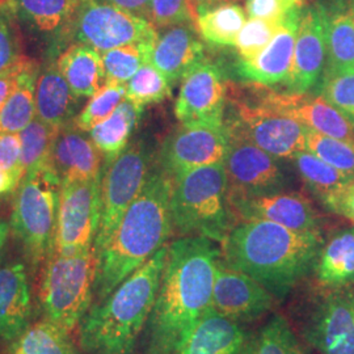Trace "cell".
<instances>
[{
	"label": "cell",
	"mask_w": 354,
	"mask_h": 354,
	"mask_svg": "<svg viewBox=\"0 0 354 354\" xmlns=\"http://www.w3.org/2000/svg\"><path fill=\"white\" fill-rule=\"evenodd\" d=\"M221 251L205 236H183L168 245L160 286L142 336V354H175L212 310Z\"/></svg>",
	"instance_id": "1"
},
{
	"label": "cell",
	"mask_w": 354,
	"mask_h": 354,
	"mask_svg": "<svg viewBox=\"0 0 354 354\" xmlns=\"http://www.w3.org/2000/svg\"><path fill=\"white\" fill-rule=\"evenodd\" d=\"M221 244L228 266L283 299L314 272L324 239L322 231H295L269 221L250 219L232 225Z\"/></svg>",
	"instance_id": "2"
},
{
	"label": "cell",
	"mask_w": 354,
	"mask_h": 354,
	"mask_svg": "<svg viewBox=\"0 0 354 354\" xmlns=\"http://www.w3.org/2000/svg\"><path fill=\"white\" fill-rule=\"evenodd\" d=\"M172 177L153 168L143 189L127 207L112 239L96 257L93 304L106 298L146 264L174 232L171 213Z\"/></svg>",
	"instance_id": "3"
},
{
	"label": "cell",
	"mask_w": 354,
	"mask_h": 354,
	"mask_svg": "<svg viewBox=\"0 0 354 354\" xmlns=\"http://www.w3.org/2000/svg\"><path fill=\"white\" fill-rule=\"evenodd\" d=\"M167 253L165 245L106 298L92 304L79 324L83 353H136L160 286Z\"/></svg>",
	"instance_id": "4"
},
{
	"label": "cell",
	"mask_w": 354,
	"mask_h": 354,
	"mask_svg": "<svg viewBox=\"0 0 354 354\" xmlns=\"http://www.w3.org/2000/svg\"><path fill=\"white\" fill-rule=\"evenodd\" d=\"M171 213L178 235L222 243L232 227L225 165H205L172 177Z\"/></svg>",
	"instance_id": "5"
},
{
	"label": "cell",
	"mask_w": 354,
	"mask_h": 354,
	"mask_svg": "<svg viewBox=\"0 0 354 354\" xmlns=\"http://www.w3.org/2000/svg\"><path fill=\"white\" fill-rule=\"evenodd\" d=\"M59 194L61 181L51 167L26 172L16 189L10 227L33 270L53 251Z\"/></svg>",
	"instance_id": "6"
},
{
	"label": "cell",
	"mask_w": 354,
	"mask_h": 354,
	"mask_svg": "<svg viewBox=\"0 0 354 354\" xmlns=\"http://www.w3.org/2000/svg\"><path fill=\"white\" fill-rule=\"evenodd\" d=\"M95 273L93 248L70 254L51 251L39 291L45 319L70 333L77 328L93 304Z\"/></svg>",
	"instance_id": "7"
},
{
	"label": "cell",
	"mask_w": 354,
	"mask_h": 354,
	"mask_svg": "<svg viewBox=\"0 0 354 354\" xmlns=\"http://www.w3.org/2000/svg\"><path fill=\"white\" fill-rule=\"evenodd\" d=\"M158 30L146 19L127 12L104 0H82L73 21L53 49L84 44L100 53L130 44L153 42Z\"/></svg>",
	"instance_id": "8"
},
{
	"label": "cell",
	"mask_w": 354,
	"mask_h": 354,
	"mask_svg": "<svg viewBox=\"0 0 354 354\" xmlns=\"http://www.w3.org/2000/svg\"><path fill=\"white\" fill-rule=\"evenodd\" d=\"M151 153L143 142L127 145L113 160L105 162L102 176L100 223L93 241L97 257L112 239L127 207L137 198L150 175Z\"/></svg>",
	"instance_id": "9"
},
{
	"label": "cell",
	"mask_w": 354,
	"mask_h": 354,
	"mask_svg": "<svg viewBox=\"0 0 354 354\" xmlns=\"http://www.w3.org/2000/svg\"><path fill=\"white\" fill-rule=\"evenodd\" d=\"M102 176L61 184L53 251L70 254L93 248L102 212Z\"/></svg>",
	"instance_id": "10"
},
{
	"label": "cell",
	"mask_w": 354,
	"mask_h": 354,
	"mask_svg": "<svg viewBox=\"0 0 354 354\" xmlns=\"http://www.w3.org/2000/svg\"><path fill=\"white\" fill-rule=\"evenodd\" d=\"M223 165L227 175L228 198L279 193L286 187V177L277 158L231 129Z\"/></svg>",
	"instance_id": "11"
},
{
	"label": "cell",
	"mask_w": 354,
	"mask_h": 354,
	"mask_svg": "<svg viewBox=\"0 0 354 354\" xmlns=\"http://www.w3.org/2000/svg\"><path fill=\"white\" fill-rule=\"evenodd\" d=\"M228 146L230 129L226 122L181 124L162 146L160 168L174 177L194 168L225 163Z\"/></svg>",
	"instance_id": "12"
},
{
	"label": "cell",
	"mask_w": 354,
	"mask_h": 354,
	"mask_svg": "<svg viewBox=\"0 0 354 354\" xmlns=\"http://www.w3.org/2000/svg\"><path fill=\"white\" fill-rule=\"evenodd\" d=\"M238 117L228 127L276 158H290L306 150L308 129L290 117L274 113L260 104H239Z\"/></svg>",
	"instance_id": "13"
},
{
	"label": "cell",
	"mask_w": 354,
	"mask_h": 354,
	"mask_svg": "<svg viewBox=\"0 0 354 354\" xmlns=\"http://www.w3.org/2000/svg\"><path fill=\"white\" fill-rule=\"evenodd\" d=\"M227 83L216 64L203 59L181 79L175 104L180 124H225Z\"/></svg>",
	"instance_id": "14"
},
{
	"label": "cell",
	"mask_w": 354,
	"mask_h": 354,
	"mask_svg": "<svg viewBox=\"0 0 354 354\" xmlns=\"http://www.w3.org/2000/svg\"><path fill=\"white\" fill-rule=\"evenodd\" d=\"M274 301V295L260 282L219 260L212 297V310L215 313L247 324L264 317L273 308Z\"/></svg>",
	"instance_id": "15"
},
{
	"label": "cell",
	"mask_w": 354,
	"mask_h": 354,
	"mask_svg": "<svg viewBox=\"0 0 354 354\" xmlns=\"http://www.w3.org/2000/svg\"><path fill=\"white\" fill-rule=\"evenodd\" d=\"M268 111L290 117L308 130L354 146V124L320 95L268 92L259 99Z\"/></svg>",
	"instance_id": "16"
},
{
	"label": "cell",
	"mask_w": 354,
	"mask_h": 354,
	"mask_svg": "<svg viewBox=\"0 0 354 354\" xmlns=\"http://www.w3.org/2000/svg\"><path fill=\"white\" fill-rule=\"evenodd\" d=\"M327 68V46L317 4L304 6L286 88L291 93H308L319 88Z\"/></svg>",
	"instance_id": "17"
},
{
	"label": "cell",
	"mask_w": 354,
	"mask_h": 354,
	"mask_svg": "<svg viewBox=\"0 0 354 354\" xmlns=\"http://www.w3.org/2000/svg\"><path fill=\"white\" fill-rule=\"evenodd\" d=\"M307 335L319 354H354V288L330 290L317 306Z\"/></svg>",
	"instance_id": "18"
},
{
	"label": "cell",
	"mask_w": 354,
	"mask_h": 354,
	"mask_svg": "<svg viewBox=\"0 0 354 354\" xmlns=\"http://www.w3.org/2000/svg\"><path fill=\"white\" fill-rule=\"evenodd\" d=\"M232 216L241 221L263 219L295 231H322L310 200L299 193L279 192L254 197L228 198Z\"/></svg>",
	"instance_id": "19"
},
{
	"label": "cell",
	"mask_w": 354,
	"mask_h": 354,
	"mask_svg": "<svg viewBox=\"0 0 354 354\" xmlns=\"http://www.w3.org/2000/svg\"><path fill=\"white\" fill-rule=\"evenodd\" d=\"M302 8L285 16L283 26L264 50L251 59H239L236 73L243 80L259 86H274L286 83L290 75L297 32Z\"/></svg>",
	"instance_id": "20"
},
{
	"label": "cell",
	"mask_w": 354,
	"mask_h": 354,
	"mask_svg": "<svg viewBox=\"0 0 354 354\" xmlns=\"http://www.w3.org/2000/svg\"><path fill=\"white\" fill-rule=\"evenodd\" d=\"M104 162L88 131L77 129L74 122L58 130L51 147L50 167L61 184L102 176Z\"/></svg>",
	"instance_id": "21"
},
{
	"label": "cell",
	"mask_w": 354,
	"mask_h": 354,
	"mask_svg": "<svg viewBox=\"0 0 354 354\" xmlns=\"http://www.w3.org/2000/svg\"><path fill=\"white\" fill-rule=\"evenodd\" d=\"M153 45L150 64L175 84L203 62L205 48L193 23L160 29Z\"/></svg>",
	"instance_id": "22"
},
{
	"label": "cell",
	"mask_w": 354,
	"mask_h": 354,
	"mask_svg": "<svg viewBox=\"0 0 354 354\" xmlns=\"http://www.w3.org/2000/svg\"><path fill=\"white\" fill-rule=\"evenodd\" d=\"M327 46V73L354 70V12L351 0H315Z\"/></svg>",
	"instance_id": "23"
},
{
	"label": "cell",
	"mask_w": 354,
	"mask_h": 354,
	"mask_svg": "<svg viewBox=\"0 0 354 354\" xmlns=\"http://www.w3.org/2000/svg\"><path fill=\"white\" fill-rule=\"evenodd\" d=\"M30 288L24 264L0 266V342H11L29 326Z\"/></svg>",
	"instance_id": "24"
},
{
	"label": "cell",
	"mask_w": 354,
	"mask_h": 354,
	"mask_svg": "<svg viewBox=\"0 0 354 354\" xmlns=\"http://www.w3.org/2000/svg\"><path fill=\"white\" fill-rule=\"evenodd\" d=\"M79 99L70 88L57 59H49L39 71L36 87V117L54 129L74 122Z\"/></svg>",
	"instance_id": "25"
},
{
	"label": "cell",
	"mask_w": 354,
	"mask_h": 354,
	"mask_svg": "<svg viewBox=\"0 0 354 354\" xmlns=\"http://www.w3.org/2000/svg\"><path fill=\"white\" fill-rule=\"evenodd\" d=\"M247 337L243 324L210 310L175 354H241Z\"/></svg>",
	"instance_id": "26"
},
{
	"label": "cell",
	"mask_w": 354,
	"mask_h": 354,
	"mask_svg": "<svg viewBox=\"0 0 354 354\" xmlns=\"http://www.w3.org/2000/svg\"><path fill=\"white\" fill-rule=\"evenodd\" d=\"M317 283L328 290L354 286V225L324 241L314 266Z\"/></svg>",
	"instance_id": "27"
},
{
	"label": "cell",
	"mask_w": 354,
	"mask_h": 354,
	"mask_svg": "<svg viewBox=\"0 0 354 354\" xmlns=\"http://www.w3.org/2000/svg\"><path fill=\"white\" fill-rule=\"evenodd\" d=\"M57 66L77 97H92L106 84L102 53L84 44H71L59 53Z\"/></svg>",
	"instance_id": "28"
},
{
	"label": "cell",
	"mask_w": 354,
	"mask_h": 354,
	"mask_svg": "<svg viewBox=\"0 0 354 354\" xmlns=\"http://www.w3.org/2000/svg\"><path fill=\"white\" fill-rule=\"evenodd\" d=\"M82 0H8L17 21L53 38L57 46Z\"/></svg>",
	"instance_id": "29"
},
{
	"label": "cell",
	"mask_w": 354,
	"mask_h": 354,
	"mask_svg": "<svg viewBox=\"0 0 354 354\" xmlns=\"http://www.w3.org/2000/svg\"><path fill=\"white\" fill-rule=\"evenodd\" d=\"M247 12L238 1L203 4L196 7L194 26L206 42L216 46H234Z\"/></svg>",
	"instance_id": "30"
},
{
	"label": "cell",
	"mask_w": 354,
	"mask_h": 354,
	"mask_svg": "<svg viewBox=\"0 0 354 354\" xmlns=\"http://www.w3.org/2000/svg\"><path fill=\"white\" fill-rule=\"evenodd\" d=\"M39 64L30 59L19 76L10 99L0 111V134H19L36 117V87Z\"/></svg>",
	"instance_id": "31"
},
{
	"label": "cell",
	"mask_w": 354,
	"mask_h": 354,
	"mask_svg": "<svg viewBox=\"0 0 354 354\" xmlns=\"http://www.w3.org/2000/svg\"><path fill=\"white\" fill-rule=\"evenodd\" d=\"M143 109V106L125 99L108 120L89 130V136L102 152L105 162L113 160L127 149Z\"/></svg>",
	"instance_id": "32"
},
{
	"label": "cell",
	"mask_w": 354,
	"mask_h": 354,
	"mask_svg": "<svg viewBox=\"0 0 354 354\" xmlns=\"http://www.w3.org/2000/svg\"><path fill=\"white\" fill-rule=\"evenodd\" d=\"M7 354H82L70 332L49 320L29 324L13 342Z\"/></svg>",
	"instance_id": "33"
},
{
	"label": "cell",
	"mask_w": 354,
	"mask_h": 354,
	"mask_svg": "<svg viewBox=\"0 0 354 354\" xmlns=\"http://www.w3.org/2000/svg\"><path fill=\"white\" fill-rule=\"evenodd\" d=\"M290 159L307 188L317 196L319 201L353 181V178L344 175L307 150L294 152Z\"/></svg>",
	"instance_id": "34"
},
{
	"label": "cell",
	"mask_w": 354,
	"mask_h": 354,
	"mask_svg": "<svg viewBox=\"0 0 354 354\" xmlns=\"http://www.w3.org/2000/svg\"><path fill=\"white\" fill-rule=\"evenodd\" d=\"M241 354H307L288 320L270 317L261 328L247 337Z\"/></svg>",
	"instance_id": "35"
},
{
	"label": "cell",
	"mask_w": 354,
	"mask_h": 354,
	"mask_svg": "<svg viewBox=\"0 0 354 354\" xmlns=\"http://www.w3.org/2000/svg\"><path fill=\"white\" fill-rule=\"evenodd\" d=\"M153 42L130 44L102 53L106 83L127 84L143 64L151 61Z\"/></svg>",
	"instance_id": "36"
},
{
	"label": "cell",
	"mask_w": 354,
	"mask_h": 354,
	"mask_svg": "<svg viewBox=\"0 0 354 354\" xmlns=\"http://www.w3.org/2000/svg\"><path fill=\"white\" fill-rule=\"evenodd\" d=\"M57 133L58 129L45 124L37 117L19 133L21 142V167L26 174L50 167L51 147Z\"/></svg>",
	"instance_id": "37"
},
{
	"label": "cell",
	"mask_w": 354,
	"mask_h": 354,
	"mask_svg": "<svg viewBox=\"0 0 354 354\" xmlns=\"http://www.w3.org/2000/svg\"><path fill=\"white\" fill-rule=\"evenodd\" d=\"M172 83L150 62L143 64L127 83V99L146 106L165 102L172 93Z\"/></svg>",
	"instance_id": "38"
},
{
	"label": "cell",
	"mask_w": 354,
	"mask_h": 354,
	"mask_svg": "<svg viewBox=\"0 0 354 354\" xmlns=\"http://www.w3.org/2000/svg\"><path fill=\"white\" fill-rule=\"evenodd\" d=\"M125 99L127 84L106 83L77 113L74 125L83 131H89L108 120Z\"/></svg>",
	"instance_id": "39"
},
{
	"label": "cell",
	"mask_w": 354,
	"mask_h": 354,
	"mask_svg": "<svg viewBox=\"0 0 354 354\" xmlns=\"http://www.w3.org/2000/svg\"><path fill=\"white\" fill-rule=\"evenodd\" d=\"M306 150L354 180V146L308 130Z\"/></svg>",
	"instance_id": "40"
},
{
	"label": "cell",
	"mask_w": 354,
	"mask_h": 354,
	"mask_svg": "<svg viewBox=\"0 0 354 354\" xmlns=\"http://www.w3.org/2000/svg\"><path fill=\"white\" fill-rule=\"evenodd\" d=\"M283 20L285 17L248 19L241 28L234 45L241 59H251L264 50L279 33V29L283 26Z\"/></svg>",
	"instance_id": "41"
},
{
	"label": "cell",
	"mask_w": 354,
	"mask_h": 354,
	"mask_svg": "<svg viewBox=\"0 0 354 354\" xmlns=\"http://www.w3.org/2000/svg\"><path fill=\"white\" fill-rule=\"evenodd\" d=\"M317 89L322 97L354 124V70L324 74Z\"/></svg>",
	"instance_id": "42"
},
{
	"label": "cell",
	"mask_w": 354,
	"mask_h": 354,
	"mask_svg": "<svg viewBox=\"0 0 354 354\" xmlns=\"http://www.w3.org/2000/svg\"><path fill=\"white\" fill-rule=\"evenodd\" d=\"M196 19V6L193 0H152L150 23L153 28L165 29L168 26L193 23Z\"/></svg>",
	"instance_id": "43"
},
{
	"label": "cell",
	"mask_w": 354,
	"mask_h": 354,
	"mask_svg": "<svg viewBox=\"0 0 354 354\" xmlns=\"http://www.w3.org/2000/svg\"><path fill=\"white\" fill-rule=\"evenodd\" d=\"M21 50L17 19L7 1L0 8V71L23 58Z\"/></svg>",
	"instance_id": "44"
},
{
	"label": "cell",
	"mask_w": 354,
	"mask_h": 354,
	"mask_svg": "<svg viewBox=\"0 0 354 354\" xmlns=\"http://www.w3.org/2000/svg\"><path fill=\"white\" fill-rule=\"evenodd\" d=\"M304 0H245L250 19H282L291 11L304 7Z\"/></svg>",
	"instance_id": "45"
},
{
	"label": "cell",
	"mask_w": 354,
	"mask_h": 354,
	"mask_svg": "<svg viewBox=\"0 0 354 354\" xmlns=\"http://www.w3.org/2000/svg\"><path fill=\"white\" fill-rule=\"evenodd\" d=\"M320 203L333 214L340 215L354 225V184L337 190L323 198Z\"/></svg>",
	"instance_id": "46"
},
{
	"label": "cell",
	"mask_w": 354,
	"mask_h": 354,
	"mask_svg": "<svg viewBox=\"0 0 354 354\" xmlns=\"http://www.w3.org/2000/svg\"><path fill=\"white\" fill-rule=\"evenodd\" d=\"M0 169L24 172L21 167V142L19 134H0Z\"/></svg>",
	"instance_id": "47"
},
{
	"label": "cell",
	"mask_w": 354,
	"mask_h": 354,
	"mask_svg": "<svg viewBox=\"0 0 354 354\" xmlns=\"http://www.w3.org/2000/svg\"><path fill=\"white\" fill-rule=\"evenodd\" d=\"M30 62V58L23 57L17 62L8 66L7 68L0 71V111L3 109L4 104L10 99L13 88L17 83V79L23 70L26 68V64Z\"/></svg>",
	"instance_id": "48"
},
{
	"label": "cell",
	"mask_w": 354,
	"mask_h": 354,
	"mask_svg": "<svg viewBox=\"0 0 354 354\" xmlns=\"http://www.w3.org/2000/svg\"><path fill=\"white\" fill-rule=\"evenodd\" d=\"M115 7L150 21L152 0H104Z\"/></svg>",
	"instance_id": "49"
},
{
	"label": "cell",
	"mask_w": 354,
	"mask_h": 354,
	"mask_svg": "<svg viewBox=\"0 0 354 354\" xmlns=\"http://www.w3.org/2000/svg\"><path fill=\"white\" fill-rule=\"evenodd\" d=\"M23 176H24V172L21 171L0 169V194H6L17 189Z\"/></svg>",
	"instance_id": "50"
},
{
	"label": "cell",
	"mask_w": 354,
	"mask_h": 354,
	"mask_svg": "<svg viewBox=\"0 0 354 354\" xmlns=\"http://www.w3.org/2000/svg\"><path fill=\"white\" fill-rule=\"evenodd\" d=\"M10 230H11V227H10L6 222L0 221V251H1L3 245L6 244V241H7V236H8V231H10Z\"/></svg>",
	"instance_id": "51"
},
{
	"label": "cell",
	"mask_w": 354,
	"mask_h": 354,
	"mask_svg": "<svg viewBox=\"0 0 354 354\" xmlns=\"http://www.w3.org/2000/svg\"><path fill=\"white\" fill-rule=\"evenodd\" d=\"M228 1H239V0H207V3H206V4H214V3H228ZM197 7H198V6H197Z\"/></svg>",
	"instance_id": "52"
},
{
	"label": "cell",
	"mask_w": 354,
	"mask_h": 354,
	"mask_svg": "<svg viewBox=\"0 0 354 354\" xmlns=\"http://www.w3.org/2000/svg\"><path fill=\"white\" fill-rule=\"evenodd\" d=\"M194 1V6L197 7V6H203V4H206L207 3V0H193Z\"/></svg>",
	"instance_id": "53"
},
{
	"label": "cell",
	"mask_w": 354,
	"mask_h": 354,
	"mask_svg": "<svg viewBox=\"0 0 354 354\" xmlns=\"http://www.w3.org/2000/svg\"><path fill=\"white\" fill-rule=\"evenodd\" d=\"M7 1H8V0H0V8H1Z\"/></svg>",
	"instance_id": "54"
},
{
	"label": "cell",
	"mask_w": 354,
	"mask_h": 354,
	"mask_svg": "<svg viewBox=\"0 0 354 354\" xmlns=\"http://www.w3.org/2000/svg\"><path fill=\"white\" fill-rule=\"evenodd\" d=\"M352 1V8H353V12H354V0H351Z\"/></svg>",
	"instance_id": "55"
},
{
	"label": "cell",
	"mask_w": 354,
	"mask_h": 354,
	"mask_svg": "<svg viewBox=\"0 0 354 354\" xmlns=\"http://www.w3.org/2000/svg\"><path fill=\"white\" fill-rule=\"evenodd\" d=\"M352 183H353V184H354V180H353V181H352Z\"/></svg>",
	"instance_id": "56"
}]
</instances>
